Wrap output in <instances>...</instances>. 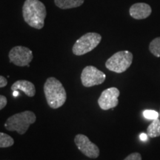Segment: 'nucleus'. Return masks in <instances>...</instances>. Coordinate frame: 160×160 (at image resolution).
Returning a JSON list of instances; mask_svg holds the SVG:
<instances>
[{"mask_svg":"<svg viewBox=\"0 0 160 160\" xmlns=\"http://www.w3.org/2000/svg\"><path fill=\"white\" fill-rule=\"evenodd\" d=\"M149 50L153 56L160 57V37L156 38L151 41L149 45Z\"/></svg>","mask_w":160,"mask_h":160,"instance_id":"14","label":"nucleus"},{"mask_svg":"<svg viewBox=\"0 0 160 160\" xmlns=\"http://www.w3.org/2000/svg\"><path fill=\"white\" fill-rule=\"evenodd\" d=\"M106 75L94 66H87L83 69L81 74V81L83 86L89 88L102 84Z\"/></svg>","mask_w":160,"mask_h":160,"instance_id":"6","label":"nucleus"},{"mask_svg":"<svg viewBox=\"0 0 160 160\" xmlns=\"http://www.w3.org/2000/svg\"><path fill=\"white\" fill-rule=\"evenodd\" d=\"M37 117L33 112L26 111L16 113L7 119L5 124V128L10 131H17L23 135L29 128L30 125L36 122Z\"/></svg>","mask_w":160,"mask_h":160,"instance_id":"3","label":"nucleus"},{"mask_svg":"<svg viewBox=\"0 0 160 160\" xmlns=\"http://www.w3.org/2000/svg\"><path fill=\"white\" fill-rule=\"evenodd\" d=\"M14 144V140L6 133L0 132V148H8Z\"/></svg>","mask_w":160,"mask_h":160,"instance_id":"15","label":"nucleus"},{"mask_svg":"<svg viewBox=\"0 0 160 160\" xmlns=\"http://www.w3.org/2000/svg\"><path fill=\"white\" fill-rule=\"evenodd\" d=\"M24 20L36 29H42L47 15L45 5L39 0H25L22 7Z\"/></svg>","mask_w":160,"mask_h":160,"instance_id":"1","label":"nucleus"},{"mask_svg":"<svg viewBox=\"0 0 160 160\" xmlns=\"http://www.w3.org/2000/svg\"><path fill=\"white\" fill-rule=\"evenodd\" d=\"M124 160H142V156L139 153H133L128 156Z\"/></svg>","mask_w":160,"mask_h":160,"instance_id":"17","label":"nucleus"},{"mask_svg":"<svg viewBox=\"0 0 160 160\" xmlns=\"http://www.w3.org/2000/svg\"><path fill=\"white\" fill-rule=\"evenodd\" d=\"M133 62V54L130 51H122L116 53L106 61L105 66L109 71L121 73L127 71Z\"/></svg>","mask_w":160,"mask_h":160,"instance_id":"4","label":"nucleus"},{"mask_svg":"<svg viewBox=\"0 0 160 160\" xmlns=\"http://www.w3.org/2000/svg\"><path fill=\"white\" fill-rule=\"evenodd\" d=\"M119 94L120 92L117 88H110L103 91L98 99L100 108L107 111L117 107L119 104Z\"/></svg>","mask_w":160,"mask_h":160,"instance_id":"9","label":"nucleus"},{"mask_svg":"<svg viewBox=\"0 0 160 160\" xmlns=\"http://www.w3.org/2000/svg\"><path fill=\"white\" fill-rule=\"evenodd\" d=\"M151 6L146 3H136L129 10L130 15L135 19H146L151 14Z\"/></svg>","mask_w":160,"mask_h":160,"instance_id":"10","label":"nucleus"},{"mask_svg":"<svg viewBox=\"0 0 160 160\" xmlns=\"http://www.w3.org/2000/svg\"><path fill=\"white\" fill-rule=\"evenodd\" d=\"M8 84V80L2 76H0V88L5 87Z\"/></svg>","mask_w":160,"mask_h":160,"instance_id":"19","label":"nucleus"},{"mask_svg":"<svg viewBox=\"0 0 160 160\" xmlns=\"http://www.w3.org/2000/svg\"><path fill=\"white\" fill-rule=\"evenodd\" d=\"M9 59L11 63L19 67L28 66L33 58V52L28 48L24 46H16L9 52Z\"/></svg>","mask_w":160,"mask_h":160,"instance_id":"7","label":"nucleus"},{"mask_svg":"<svg viewBox=\"0 0 160 160\" xmlns=\"http://www.w3.org/2000/svg\"><path fill=\"white\" fill-rule=\"evenodd\" d=\"M74 142L78 149L86 157L96 159L99 156V149L94 143L91 142L89 138L83 134H77Z\"/></svg>","mask_w":160,"mask_h":160,"instance_id":"8","label":"nucleus"},{"mask_svg":"<svg viewBox=\"0 0 160 160\" xmlns=\"http://www.w3.org/2000/svg\"><path fill=\"white\" fill-rule=\"evenodd\" d=\"M8 100L7 98L2 95H0V110H2L7 105Z\"/></svg>","mask_w":160,"mask_h":160,"instance_id":"18","label":"nucleus"},{"mask_svg":"<svg viewBox=\"0 0 160 160\" xmlns=\"http://www.w3.org/2000/svg\"><path fill=\"white\" fill-rule=\"evenodd\" d=\"M148 136L150 138H156L160 136V120L159 119L153 120L152 123L147 128Z\"/></svg>","mask_w":160,"mask_h":160,"instance_id":"13","label":"nucleus"},{"mask_svg":"<svg viewBox=\"0 0 160 160\" xmlns=\"http://www.w3.org/2000/svg\"><path fill=\"white\" fill-rule=\"evenodd\" d=\"M12 91H22L25 93L28 97H33L36 93L35 86L31 82L27 80H18L12 85Z\"/></svg>","mask_w":160,"mask_h":160,"instance_id":"11","label":"nucleus"},{"mask_svg":"<svg viewBox=\"0 0 160 160\" xmlns=\"http://www.w3.org/2000/svg\"><path fill=\"white\" fill-rule=\"evenodd\" d=\"M102 40L101 35L97 33H87L81 37L73 46V54L85 55L97 48Z\"/></svg>","mask_w":160,"mask_h":160,"instance_id":"5","label":"nucleus"},{"mask_svg":"<svg viewBox=\"0 0 160 160\" xmlns=\"http://www.w3.org/2000/svg\"><path fill=\"white\" fill-rule=\"evenodd\" d=\"M148 137V134H146V133H142V134L140 135V139H141L142 141H147Z\"/></svg>","mask_w":160,"mask_h":160,"instance_id":"20","label":"nucleus"},{"mask_svg":"<svg viewBox=\"0 0 160 160\" xmlns=\"http://www.w3.org/2000/svg\"><path fill=\"white\" fill-rule=\"evenodd\" d=\"M159 117H160V111H159Z\"/></svg>","mask_w":160,"mask_h":160,"instance_id":"22","label":"nucleus"},{"mask_svg":"<svg viewBox=\"0 0 160 160\" xmlns=\"http://www.w3.org/2000/svg\"><path fill=\"white\" fill-rule=\"evenodd\" d=\"M85 0H54L55 5L59 8L65 10L78 8L84 3Z\"/></svg>","mask_w":160,"mask_h":160,"instance_id":"12","label":"nucleus"},{"mask_svg":"<svg viewBox=\"0 0 160 160\" xmlns=\"http://www.w3.org/2000/svg\"><path fill=\"white\" fill-rule=\"evenodd\" d=\"M13 97H17V96L19 95V92H18V91H13Z\"/></svg>","mask_w":160,"mask_h":160,"instance_id":"21","label":"nucleus"},{"mask_svg":"<svg viewBox=\"0 0 160 160\" xmlns=\"http://www.w3.org/2000/svg\"><path fill=\"white\" fill-rule=\"evenodd\" d=\"M45 93L48 105L53 109H57L65 104L67 99V93L62 84L54 77H50L44 85Z\"/></svg>","mask_w":160,"mask_h":160,"instance_id":"2","label":"nucleus"},{"mask_svg":"<svg viewBox=\"0 0 160 160\" xmlns=\"http://www.w3.org/2000/svg\"><path fill=\"white\" fill-rule=\"evenodd\" d=\"M143 116L148 119L154 120L159 118V113L155 111H152V110H145L143 111Z\"/></svg>","mask_w":160,"mask_h":160,"instance_id":"16","label":"nucleus"}]
</instances>
